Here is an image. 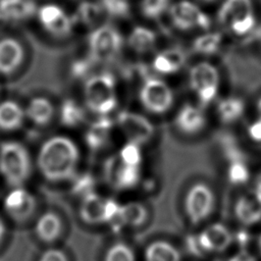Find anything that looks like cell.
Wrapping results in <instances>:
<instances>
[{
  "mask_svg": "<svg viewBox=\"0 0 261 261\" xmlns=\"http://www.w3.org/2000/svg\"><path fill=\"white\" fill-rule=\"evenodd\" d=\"M79 161L80 150L66 136H54L46 140L37 156L41 174L53 182L70 179L75 173Z\"/></svg>",
  "mask_w": 261,
  "mask_h": 261,
  "instance_id": "1",
  "label": "cell"
},
{
  "mask_svg": "<svg viewBox=\"0 0 261 261\" xmlns=\"http://www.w3.org/2000/svg\"><path fill=\"white\" fill-rule=\"evenodd\" d=\"M86 107L99 116H107L117 106L116 83L112 74L102 72L90 76L84 87Z\"/></svg>",
  "mask_w": 261,
  "mask_h": 261,
  "instance_id": "2",
  "label": "cell"
},
{
  "mask_svg": "<svg viewBox=\"0 0 261 261\" xmlns=\"http://www.w3.org/2000/svg\"><path fill=\"white\" fill-rule=\"evenodd\" d=\"M31 170V156L21 143L7 141L0 144V174L10 187H22Z\"/></svg>",
  "mask_w": 261,
  "mask_h": 261,
  "instance_id": "3",
  "label": "cell"
},
{
  "mask_svg": "<svg viewBox=\"0 0 261 261\" xmlns=\"http://www.w3.org/2000/svg\"><path fill=\"white\" fill-rule=\"evenodd\" d=\"M216 19L222 28L234 36L249 35L256 27L253 0H223Z\"/></svg>",
  "mask_w": 261,
  "mask_h": 261,
  "instance_id": "4",
  "label": "cell"
},
{
  "mask_svg": "<svg viewBox=\"0 0 261 261\" xmlns=\"http://www.w3.org/2000/svg\"><path fill=\"white\" fill-rule=\"evenodd\" d=\"M189 84L199 102L208 105L216 98L220 84L219 71L211 62H197L189 71Z\"/></svg>",
  "mask_w": 261,
  "mask_h": 261,
  "instance_id": "5",
  "label": "cell"
},
{
  "mask_svg": "<svg viewBox=\"0 0 261 261\" xmlns=\"http://www.w3.org/2000/svg\"><path fill=\"white\" fill-rule=\"evenodd\" d=\"M123 38L119 31L109 24L95 27L88 37L90 56L96 61L112 59L120 51Z\"/></svg>",
  "mask_w": 261,
  "mask_h": 261,
  "instance_id": "6",
  "label": "cell"
},
{
  "mask_svg": "<svg viewBox=\"0 0 261 261\" xmlns=\"http://www.w3.org/2000/svg\"><path fill=\"white\" fill-rule=\"evenodd\" d=\"M167 13L171 24L179 31H207L211 25L209 15L198 4L190 0L174 2Z\"/></svg>",
  "mask_w": 261,
  "mask_h": 261,
  "instance_id": "7",
  "label": "cell"
},
{
  "mask_svg": "<svg viewBox=\"0 0 261 261\" xmlns=\"http://www.w3.org/2000/svg\"><path fill=\"white\" fill-rule=\"evenodd\" d=\"M213 190L205 182L194 184L185 197V212L193 224H200L207 220L215 208Z\"/></svg>",
  "mask_w": 261,
  "mask_h": 261,
  "instance_id": "8",
  "label": "cell"
},
{
  "mask_svg": "<svg viewBox=\"0 0 261 261\" xmlns=\"http://www.w3.org/2000/svg\"><path fill=\"white\" fill-rule=\"evenodd\" d=\"M139 98L143 107L153 114H163L173 105L174 96L167 83L159 77H148L144 81Z\"/></svg>",
  "mask_w": 261,
  "mask_h": 261,
  "instance_id": "9",
  "label": "cell"
},
{
  "mask_svg": "<svg viewBox=\"0 0 261 261\" xmlns=\"http://www.w3.org/2000/svg\"><path fill=\"white\" fill-rule=\"evenodd\" d=\"M119 204L111 199H104L91 192L84 195L80 205V217L88 224L112 223L117 215Z\"/></svg>",
  "mask_w": 261,
  "mask_h": 261,
  "instance_id": "10",
  "label": "cell"
},
{
  "mask_svg": "<svg viewBox=\"0 0 261 261\" xmlns=\"http://www.w3.org/2000/svg\"><path fill=\"white\" fill-rule=\"evenodd\" d=\"M116 125L126 138L127 142L140 146L149 142L155 134L154 125L147 117L138 112L128 110L118 113Z\"/></svg>",
  "mask_w": 261,
  "mask_h": 261,
  "instance_id": "11",
  "label": "cell"
},
{
  "mask_svg": "<svg viewBox=\"0 0 261 261\" xmlns=\"http://www.w3.org/2000/svg\"><path fill=\"white\" fill-rule=\"evenodd\" d=\"M37 15L42 28L56 38L69 36L75 25L72 15L55 3L44 4L37 10Z\"/></svg>",
  "mask_w": 261,
  "mask_h": 261,
  "instance_id": "12",
  "label": "cell"
},
{
  "mask_svg": "<svg viewBox=\"0 0 261 261\" xmlns=\"http://www.w3.org/2000/svg\"><path fill=\"white\" fill-rule=\"evenodd\" d=\"M4 209L14 221L22 222L33 215L36 209V199L22 187L12 188L4 199Z\"/></svg>",
  "mask_w": 261,
  "mask_h": 261,
  "instance_id": "13",
  "label": "cell"
},
{
  "mask_svg": "<svg viewBox=\"0 0 261 261\" xmlns=\"http://www.w3.org/2000/svg\"><path fill=\"white\" fill-rule=\"evenodd\" d=\"M197 239L203 252L221 253L231 245L233 236L226 225L215 222L202 229Z\"/></svg>",
  "mask_w": 261,
  "mask_h": 261,
  "instance_id": "14",
  "label": "cell"
},
{
  "mask_svg": "<svg viewBox=\"0 0 261 261\" xmlns=\"http://www.w3.org/2000/svg\"><path fill=\"white\" fill-rule=\"evenodd\" d=\"M233 210L242 224H256L261 220V196L255 190L243 194L236 201Z\"/></svg>",
  "mask_w": 261,
  "mask_h": 261,
  "instance_id": "15",
  "label": "cell"
},
{
  "mask_svg": "<svg viewBox=\"0 0 261 261\" xmlns=\"http://www.w3.org/2000/svg\"><path fill=\"white\" fill-rule=\"evenodd\" d=\"M174 124L185 135H196L204 129L206 116L201 107L187 103L177 111Z\"/></svg>",
  "mask_w": 261,
  "mask_h": 261,
  "instance_id": "16",
  "label": "cell"
},
{
  "mask_svg": "<svg viewBox=\"0 0 261 261\" xmlns=\"http://www.w3.org/2000/svg\"><path fill=\"white\" fill-rule=\"evenodd\" d=\"M140 166H130L118 161L112 160L107 166L106 175L109 182L118 190H127L134 188L140 180Z\"/></svg>",
  "mask_w": 261,
  "mask_h": 261,
  "instance_id": "17",
  "label": "cell"
},
{
  "mask_svg": "<svg viewBox=\"0 0 261 261\" xmlns=\"http://www.w3.org/2000/svg\"><path fill=\"white\" fill-rule=\"evenodd\" d=\"M24 51L14 38L5 37L0 40V74L8 75L13 73L21 64Z\"/></svg>",
  "mask_w": 261,
  "mask_h": 261,
  "instance_id": "18",
  "label": "cell"
},
{
  "mask_svg": "<svg viewBox=\"0 0 261 261\" xmlns=\"http://www.w3.org/2000/svg\"><path fill=\"white\" fill-rule=\"evenodd\" d=\"M149 217L148 209L140 202H127L119 205L117 215L112 222L117 227H139L145 224Z\"/></svg>",
  "mask_w": 261,
  "mask_h": 261,
  "instance_id": "19",
  "label": "cell"
},
{
  "mask_svg": "<svg viewBox=\"0 0 261 261\" xmlns=\"http://www.w3.org/2000/svg\"><path fill=\"white\" fill-rule=\"evenodd\" d=\"M186 56L184 52L176 48H168L156 54L152 65L155 71L159 74H173L176 73L184 66Z\"/></svg>",
  "mask_w": 261,
  "mask_h": 261,
  "instance_id": "20",
  "label": "cell"
},
{
  "mask_svg": "<svg viewBox=\"0 0 261 261\" xmlns=\"http://www.w3.org/2000/svg\"><path fill=\"white\" fill-rule=\"evenodd\" d=\"M62 231V221L60 217L52 212L47 211L40 215L35 225L37 237L44 243L55 242Z\"/></svg>",
  "mask_w": 261,
  "mask_h": 261,
  "instance_id": "21",
  "label": "cell"
},
{
  "mask_svg": "<svg viewBox=\"0 0 261 261\" xmlns=\"http://www.w3.org/2000/svg\"><path fill=\"white\" fill-rule=\"evenodd\" d=\"M127 45L136 53H149L157 45V35L148 27L136 25L127 36Z\"/></svg>",
  "mask_w": 261,
  "mask_h": 261,
  "instance_id": "22",
  "label": "cell"
},
{
  "mask_svg": "<svg viewBox=\"0 0 261 261\" xmlns=\"http://www.w3.org/2000/svg\"><path fill=\"white\" fill-rule=\"evenodd\" d=\"M24 109L13 100H5L0 103V129L15 130L24 120Z\"/></svg>",
  "mask_w": 261,
  "mask_h": 261,
  "instance_id": "23",
  "label": "cell"
},
{
  "mask_svg": "<svg viewBox=\"0 0 261 261\" xmlns=\"http://www.w3.org/2000/svg\"><path fill=\"white\" fill-rule=\"evenodd\" d=\"M25 117L37 125H46L54 114L53 104L44 97L33 98L24 109Z\"/></svg>",
  "mask_w": 261,
  "mask_h": 261,
  "instance_id": "24",
  "label": "cell"
},
{
  "mask_svg": "<svg viewBox=\"0 0 261 261\" xmlns=\"http://www.w3.org/2000/svg\"><path fill=\"white\" fill-rule=\"evenodd\" d=\"M99 117L90 125L86 135V142L93 150H99L107 144L113 126L112 121L107 116Z\"/></svg>",
  "mask_w": 261,
  "mask_h": 261,
  "instance_id": "25",
  "label": "cell"
},
{
  "mask_svg": "<svg viewBox=\"0 0 261 261\" xmlns=\"http://www.w3.org/2000/svg\"><path fill=\"white\" fill-rule=\"evenodd\" d=\"M145 261H180V253L169 242L154 241L145 250Z\"/></svg>",
  "mask_w": 261,
  "mask_h": 261,
  "instance_id": "26",
  "label": "cell"
},
{
  "mask_svg": "<svg viewBox=\"0 0 261 261\" xmlns=\"http://www.w3.org/2000/svg\"><path fill=\"white\" fill-rule=\"evenodd\" d=\"M245 111V104L242 99L237 97H227L217 103L216 112L219 119L225 123H231L239 120Z\"/></svg>",
  "mask_w": 261,
  "mask_h": 261,
  "instance_id": "27",
  "label": "cell"
},
{
  "mask_svg": "<svg viewBox=\"0 0 261 261\" xmlns=\"http://www.w3.org/2000/svg\"><path fill=\"white\" fill-rule=\"evenodd\" d=\"M102 13L104 12L101 8L100 3L85 1L79 6L75 14L72 15V17L74 24L79 23L85 27H93L94 29Z\"/></svg>",
  "mask_w": 261,
  "mask_h": 261,
  "instance_id": "28",
  "label": "cell"
},
{
  "mask_svg": "<svg viewBox=\"0 0 261 261\" xmlns=\"http://www.w3.org/2000/svg\"><path fill=\"white\" fill-rule=\"evenodd\" d=\"M223 37L218 32H206L198 36L193 42V49L196 53L213 55L218 52L222 45Z\"/></svg>",
  "mask_w": 261,
  "mask_h": 261,
  "instance_id": "29",
  "label": "cell"
},
{
  "mask_svg": "<svg viewBox=\"0 0 261 261\" xmlns=\"http://www.w3.org/2000/svg\"><path fill=\"white\" fill-rule=\"evenodd\" d=\"M32 3L28 0H1L0 13L9 19H19L32 13Z\"/></svg>",
  "mask_w": 261,
  "mask_h": 261,
  "instance_id": "30",
  "label": "cell"
},
{
  "mask_svg": "<svg viewBox=\"0 0 261 261\" xmlns=\"http://www.w3.org/2000/svg\"><path fill=\"white\" fill-rule=\"evenodd\" d=\"M171 0H141L140 10L149 19H158L168 12Z\"/></svg>",
  "mask_w": 261,
  "mask_h": 261,
  "instance_id": "31",
  "label": "cell"
},
{
  "mask_svg": "<svg viewBox=\"0 0 261 261\" xmlns=\"http://www.w3.org/2000/svg\"><path fill=\"white\" fill-rule=\"evenodd\" d=\"M61 120L67 126H75L84 119L83 108L72 100H66L60 110Z\"/></svg>",
  "mask_w": 261,
  "mask_h": 261,
  "instance_id": "32",
  "label": "cell"
},
{
  "mask_svg": "<svg viewBox=\"0 0 261 261\" xmlns=\"http://www.w3.org/2000/svg\"><path fill=\"white\" fill-rule=\"evenodd\" d=\"M100 5L103 12L113 18H124L130 11L128 0H100Z\"/></svg>",
  "mask_w": 261,
  "mask_h": 261,
  "instance_id": "33",
  "label": "cell"
},
{
  "mask_svg": "<svg viewBox=\"0 0 261 261\" xmlns=\"http://www.w3.org/2000/svg\"><path fill=\"white\" fill-rule=\"evenodd\" d=\"M104 261H136L133 249L124 243L112 245L106 252Z\"/></svg>",
  "mask_w": 261,
  "mask_h": 261,
  "instance_id": "34",
  "label": "cell"
},
{
  "mask_svg": "<svg viewBox=\"0 0 261 261\" xmlns=\"http://www.w3.org/2000/svg\"><path fill=\"white\" fill-rule=\"evenodd\" d=\"M118 159L130 166H140L142 162V152L140 150V145L126 142V144L120 149Z\"/></svg>",
  "mask_w": 261,
  "mask_h": 261,
  "instance_id": "35",
  "label": "cell"
},
{
  "mask_svg": "<svg viewBox=\"0 0 261 261\" xmlns=\"http://www.w3.org/2000/svg\"><path fill=\"white\" fill-rule=\"evenodd\" d=\"M227 176L231 184L242 185L249 178V169L241 159H233L229 164Z\"/></svg>",
  "mask_w": 261,
  "mask_h": 261,
  "instance_id": "36",
  "label": "cell"
},
{
  "mask_svg": "<svg viewBox=\"0 0 261 261\" xmlns=\"http://www.w3.org/2000/svg\"><path fill=\"white\" fill-rule=\"evenodd\" d=\"M38 261H68L66 254L59 249H48L39 258Z\"/></svg>",
  "mask_w": 261,
  "mask_h": 261,
  "instance_id": "37",
  "label": "cell"
},
{
  "mask_svg": "<svg viewBox=\"0 0 261 261\" xmlns=\"http://www.w3.org/2000/svg\"><path fill=\"white\" fill-rule=\"evenodd\" d=\"M88 69H89V63L87 60L86 61H82V60L75 61L71 67V70L75 76L83 75L84 73L86 74Z\"/></svg>",
  "mask_w": 261,
  "mask_h": 261,
  "instance_id": "38",
  "label": "cell"
},
{
  "mask_svg": "<svg viewBox=\"0 0 261 261\" xmlns=\"http://www.w3.org/2000/svg\"><path fill=\"white\" fill-rule=\"evenodd\" d=\"M249 135L253 140L261 141V118L250 125Z\"/></svg>",
  "mask_w": 261,
  "mask_h": 261,
  "instance_id": "39",
  "label": "cell"
},
{
  "mask_svg": "<svg viewBox=\"0 0 261 261\" xmlns=\"http://www.w3.org/2000/svg\"><path fill=\"white\" fill-rule=\"evenodd\" d=\"M228 261H255V259L249 253H247L245 251H241V252L234 254L231 258H229Z\"/></svg>",
  "mask_w": 261,
  "mask_h": 261,
  "instance_id": "40",
  "label": "cell"
},
{
  "mask_svg": "<svg viewBox=\"0 0 261 261\" xmlns=\"http://www.w3.org/2000/svg\"><path fill=\"white\" fill-rule=\"evenodd\" d=\"M5 229H6V228H5V223H4L3 219H2L1 216H0V244H1L2 240H3V238H4Z\"/></svg>",
  "mask_w": 261,
  "mask_h": 261,
  "instance_id": "41",
  "label": "cell"
},
{
  "mask_svg": "<svg viewBox=\"0 0 261 261\" xmlns=\"http://www.w3.org/2000/svg\"><path fill=\"white\" fill-rule=\"evenodd\" d=\"M260 196H261V172L259 173L258 177H257V180H256V186H255V189H254Z\"/></svg>",
  "mask_w": 261,
  "mask_h": 261,
  "instance_id": "42",
  "label": "cell"
},
{
  "mask_svg": "<svg viewBox=\"0 0 261 261\" xmlns=\"http://www.w3.org/2000/svg\"><path fill=\"white\" fill-rule=\"evenodd\" d=\"M257 112H258L259 118H261V98L259 99V101L257 103Z\"/></svg>",
  "mask_w": 261,
  "mask_h": 261,
  "instance_id": "43",
  "label": "cell"
},
{
  "mask_svg": "<svg viewBox=\"0 0 261 261\" xmlns=\"http://www.w3.org/2000/svg\"><path fill=\"white\" fill-rule=\"evenodd\" d=\"M258 247H259V251L261 253V234L259 237V240H258Z\"/></svg>",
  "mask_w": 261,
  "mask_h": 261,
  "instance_id": "44",
  "label": "cell"
},
{
  "mask_svg": "<svg viewBox=\"0 0 261 261\" xmlns=\"http://www.w3.org/2000/svg\"><path fill=\"white\" fill-rule=\"evenodd\" d=\"M200 1L205 2V3H212V2H214V1H216V0H200Z\"/></svg>",
  "mask_w": 261,
  "mask_h": 261,
  "instance_id": "45",
  "label": "cell"
}]
</instances>
